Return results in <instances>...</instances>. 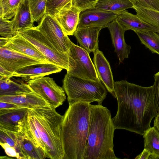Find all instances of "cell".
<instances>
[{
  "mask_svg": "<svg viewBox=\"0 0 159 159\" xmlns=\"http://www.w3.org/2000/svg\"><path fill=\"white\" fill-rule=\"evenodd\" d=\"M118 108L112 118L115 129L143 135L157 114L153 85L143 87L126 80L114 82Z\"/></svg>",
  "mask_w": 159,
  "mask_h": 159,
  "instance_id": "1",
  "label": "cell"
},
{
  "mask_svg": "<svg viewBox=\"0 0 159 159\" xmlns=\"http://www.w3.org/2000/svg\"><path fill=\"white\" fill-rule=\"evenodd\" d=\"M90 103L69 104L63 115L61 133L62 159H84L89 130Z\"/></svg>",
  "mask_w": 159,
  "mask_h": 159,
  "instance_id": "2",
  "label": "cell"
},
{
  "mask_svg": "<svg viewBox=\"0 0 159 159\" xmlns=\"http://www.w3.org/2000/svg\"><path fill=\"white\" fill-rule=\"evenodd\" d=\"M115 130L110 111L102 105L91 104L84 159H117L114 151Z\"/></svg>",
  "mask_w": 159,
  "mask_h": 159,
  "instance_id": "3",
  "label": "cell"
},
{
  "mask_svg": "<svg viewBox=\"0 0 159 159\" xmlns=\"http://www.w3.org/2000/svg\"><path fill=\"white\" fill-rule=\"evenodd\" d=\"M29 113L45 145L47 157L62 159L61 133L63 115L50 106L29 109Z\"/></svg>",
  "mask_w": 159,
  "mask_h": 159,
  "instance_id": "4",
  "label": "cell"
},
{
  "mask_svg": "<svg viewBox=\"0 0 159 159\" xmlns=\"http://www.w3.org/2000/svg\"><path fill=\"white\" fill-rule=\"evenodd\" d=\"M62 88L67 94L69 104L79 102L102 105L107 94L101 81H96L74 76L67 73L63 80Z\"/></svg>",
  "mask_w": 159,
  "mask_h": 159,
  "instance_id": "5",
  "label": "cell"
},
{
  "mask_svg": "<svg viewBox=\"0 0 159 159\" xmlns=\"http://www.w3.org/2000/svg\"><path fill=\"white\" fill-rule=\"evenodd\" d=\"M19 34L33 44L50 63L67 71L69 70V55L57 51L36 27Z\"/></svg>",
  "mask_w": 159,
  "mask_h": 159,
  "instance_id": "6",
  "label": "cell"
},
{
  "mask_svg": "<svg viewBox=\"0 0 159 159\" xmlns=\"http://www.w3.org/2000/svg\"><path fill=\"white\" fill-rule=\"evenodd\" d=\"M68 55L70 69L67 74L88 80L100 81L87 52L72 42Z\"/></svg>",
  "mask_w": 159,
  "mask_h": 159,
  "instance_id": "7",
  "label": "cell"
},
{
  "mask_svg": "<svg viewBox=\"0 0 159 159\" xmlns=\"http://www.w3.org/2000/svg\"><path fill=\"white\" fill-rule=\"evenodd\" d=\"M27 84L32 90L43 98L52 107L56 109L66 99L65 91L52 78L43 77L30 80Z\"/></svg>",
  "mask_w": 159,
  "mask_h": 159,
  "instance_id": "8",
  "label": "cell"
},
{
  "mask_svg": "<svg viewBox=\"0 0 159 159\" xmlns=\"http://www.w3.org/2000/svg\"><path fill=\"white\" fill-rule=\"evenodd\" d=\"M36 27L57 51L68 55L72 42L54 17L46 14Z\"/></svg>",
  "mask_w": 159,
  "mask_h": 159,
  "instance_id": "9",
  "label": "cell"
},
{
  "mask_svg": "<svg viewBox=\"0 0 159 159\" xmlns=\"http://www.w3.org/2000/svg\"><path fill=\"white\" fill-rule=\"evenodd\" d=\"M29 109L20 107L0 110V128L14 132L24 131Z\"/></svg>",
  "mask_w": 159,
  "mask_h": 159,
  "instance_id": "10",
  "label": "cell"
},
{
  "mask_svg": "<svg viewBox=\"0 0 159 159\" xmlns=\"http://www.w3.org/2000/svg\"><path fill=\"white\" fill-rule=\"evenodd\" d=\"M43 62L5 46L0 48V66L12 72L24 67Z\"/></svg>",
  "mask_w": 159,
  "mask_h": 159,
  "instance_id": "11",
  "label": "cell"
},
{
  "mask_svg": "<svg viewBox=\"0 0 159 159\" xmlns=\"http://www.w3.org/2000/svg\"><path fill=\"white\" fill-rule=\"evenodd\" d=\"M117 16V13L96 8L87 10L81 12L77 28L92 27L106 28Z\"/></svg>",
  "mask_w": 159,
  "mask_h": 159,
  "instance_id": "12",
  "label": "cell"
},
{
  "mask_svg": "<svg viewBox=\"0 0 159 159\" xmlns=\"http://www.w3.org/2000/svg\"><path fill=\"white\" fill-rule=\"evenodd\" d=\"M81 12L71 2L60 10L54 17L66 35H72L77 28Z\"/></svg>",
  "mask_w": 159,
  "mask_h": 159,
  "instance_id": "13",
  "label": "cell"
},
{
  "mask_svg": "<svg viewBox=\"0 0 159 159\" xmlns=\"http://www.w3.org/2000/svg\"><path fill=\"white\" fill-rule=\"evenodd\" d=\"M115 51L117 55L119 64L125 58H128L131 47L127 45L125 41L124 34L126 30L119 23L116 18L108 25Z\"/></svg>",
  "mask_w": 159,
  "mask_h": 159,
  "instance_id": "14",
  "label": "cell"
},
{
  "mask_svg": "<svg viewBox=\"0 0 159 159\" xmlns=\"http://www.w3.org/2000/svg\"><path fill=\"white\" fill-rule=\"evenodd\" d=\"M63 69L51 63H42L29 65L13 73V77H21L25 81L61 72Z\"/></svg>",
  "mask_w": 159,
  "mask_h": 159,
  "instance_id": "15",
  "label": "cell"
},
{
  "mask_svg": "<svg viewBox=\"0 0 159 159\" xmlns=\"http://www.w3.org/2000/svg\"><path fill=\"white\" fill-rule=\"evenodd\" d=\"M93 62L100 80L107 90L116 98L113 75L109 63L99 49L93 52Z\"/></svg>",
  "mask_w": 159,
  "mask_h": 159,
  "instance_id": "16",
  "label": "cell"
},
{
  "mask_svg": "<svg viewBox=\"0 0 159 159\" xmlns=\"http://www.w3.org/2000/svg\"><path fill=\"white\" fill-rule=\"evenodd\" d=\"M5 46L45 63H50L31 43L18 34L10 39Z\"/></svg>",
  "mask_w": 159,
  "mask_h": 159,
  "instance_id": "17",
  "label": "cell"
},
{
  "mask_svg": "<svg viewBox=\"0 0 159 159\" xmlns=\"http://www.w3.org/2000/svg\"><path fill=\"white\" fill-rule=\"evenodd\" d=\"M102 29L99 27L77 28L74 35L81 48L89 53H93L98 49V37Z\"/></svg>",
  "mask_w": 159,
  "mask_h": 159,
  "instance_id": "18",
  "label": "cell"
},
{
  "mask_svg": "<svg viewBox=\"0 0 159 159\" xmlns=\"http://www.w3.org/2000/svg\"><path fill=\"white\" fill-rule=\"evenodd\" d=\"M0 102L11 103L29 109L50 106L40 96L33 92L14 96H0Z\"/></svg>",
  "mask_w": 159,
  "mask_h": 159,
  "instance_id": "19",
  "label": "cell"
},
{
  "mask_svg": "<svg viewBox=\"0 0 159 159\" xmlns=\"http://www.w3.org/2000/svg\"><path fill=\"white\" fill-rule=\"evenodd\" d=\"M117 13L116 19L126 31H151L159 34V28L144 21L136 15L130 13L126 10Z\"/></svg>",
  "mask_w": 159,
  "mask_h": 159,
  "instance_id": "20",
  "label": "cell"
},
{
  "mask_svg": "<svg viewBox=\"0 0 159 159\" xmlns=\"http://www.w3.org/2000/svg\"><path fill=\"white\" fill-rule=\"evenodd\" d=\"M11 21L13 30L16 35L34 27L29 0H21Z\"/></svg>",
  "mask_w": 159,
  "mask_h": 159,
  "instance_id": "21",
  "label": "cell"
},
{
  "mask_svg": "<svg viewBox=\"0 0 159 159\" xmlns=\"http://www.w3.org/2000/svg\"><path fill=\"white\" fill-rule=\"evenodd\" d=\"M0 144L9 156L27 159L23 153L16 133L0 128Z\"/></svg>",
  "mask_w": 159,
  "mask_h": 159,
  "instance_id": "22",
  "label": "cell"
},
{
  "mask_svg": "<svg viewBox=\"0 0 159 159\" xmlns=\"http://www.w3.org/2000/svg\"><path fill=\"white\" fill-rule=\"evenodd\" d=\"M22 152L27 159H45V152L34 141L25 130L16 132Z\"/></svg>",
  "mask_w": 159,
  "mask_h": 159,
  "instance_id": "23",
  "label": "cell"
},
{
  "mask_svg": "<svg viewBox=\"0 0 159 159\" xmlns=\"http://www.w3.org/2000/svg\"><path fill=\"white\" fill-rule=\"evenodd\" d=\"M33 92L27 83H18L9 78L0 77V96H14Z\"/></svg>",
  "mask_w": 159,
  "mask_h": 159,
  "instance_id": "24",
  "label": "cell"
},
{
  "mask_svg": "<svg viewBox=\"0 0 159 159\" xmlns=\"http://www.w3.org/2000/svg\"><path fill=\"white\" fill-rule=\"evenodd\" d=\"M144 148L151 153L149 159H159V131L154 126L143 134Z\"/></svg>",
  "mask_w": 159,
  "mask_h": 159,
  "instance_id": "25",
  "label": "cell"
},
{
  "mask_svg": "<svg viewBox=\"0 0 159 159\" xmlns=\"http://www.w3.org/2000/svg\"><path fill=\"white\" fill-rule=\"evenodd\" d=\"M134 5V3L130 0H99L95 8L117 13L133 8Z\"/></svg>",
  "mask_w": 159,
  "mask_h": 159,
  "instance_id": "26",
  "label": "cell"
},
{
  "mask_svg": "<svg viewBox=\"0 0 159 159\" xmlns=\"http://www.w3.org/2000/svg\"><path fill=\"white\" fill-rule=\"evenodd\" d=\"M136 15L143 21L159 29V11L145 7L138 2L134 3Z\"/></svg>",
  "mask_w": 159,
  "mask_h": 159,
  "instance_id": "27",
  "label": "cell"
},
{
  "mask_svg": "<svg viewBox=\"0 0 159 159\" xmlns=\"http://www.w3.org/2000/svg\"><path fill=\"white\" fill-rule=\"evenodd\" d=\"M141 43L148 48L153 53L159 55V34L151 31H134Z\"/></svg>",
  "mask_w": 159,
  "mask_h": 159,
  "instance_id": "28",
  "label": "cell"
},
{
  "mask_svg": "<svg viewBox=\"0 0 159 159\" xmlns=\"http://www.w3.org/2000/svg\"><path fill=\"white\" fill-rule=\"evenodd\" d=\"M21 0H0V17L9 20L15 16Z\"/></svg>",
  "mask_w": 159,
  "mask_h": 159,
  "instance_id": "29",
  "label": "cell"
},
{
  "mask_svg": "<svg viewBox=\"0 0 159 159\" xmlns=\"http://www.w3.org/2000/svg\"><path fill=\"white\" fill-rule=\"evenodd\" d=\"M47 0H29L30 8L33 22L39 21L46 14Z\"/></svg>",
  "mask_w": 159,
  "mask_h": 159,
  "instance_id": "30",
  "label": "cell"
},
{
  "mask_svg": "<svg viewBox=\"0 0 159 159\" xmlns=\"http://www.w3.org/2000/svg\"><path fill=\"white\" fill-rule=\"evenodd\" d=\"M25 130L35 142L46 153L45 145L41 139L32 118L29 113L25 124Z\"/></svg>",
  "mask_w": 159,
  "mask_h": 159,
  "instance_id": "31",
  "label": "cell"
},
{
  "mask_svg": "<svg viewBox=\"0 0 159 159\" xmlns=\"http://www.w3.org/2000/svg\"><path fill=\"white\" fill-rule=\"evenodd\" d=\"M72 0H47L46 14L54 17L61 8Z\"/></svg>",
  "mask_w": 159,
  "mask_h": 159,
  "instance_id": "32",
  "label": "cell"
},
{
  "mask_svg": "<svg viewBox=\"0 0 159 159\" xmlns=\"http://www.w3.org/2000/svg\"><path fill=\"white\" fill-rule=\"evenodd\" d=\"M0 21L1 37L11 38L16 35L13 30L11 20L0 17Z\"/></svg>",
  "mask_w": 159,
  "mask_h": 159,
  "instance_id": "33",
  "label": "cell"
},
{
  "mask_svg": "<svg viewBox=\"0 0 159 159\" xmlns=\"http://www.w3.org/2000/svg\"><path fill=\"white\" fill-rule=\"evenodd\" d=\"M99 0H72V5L79 9L81 12L95 7Z\"/></svg>",
  "mask_w": 159,
  "mask_h": 159,
  "instance_id": "34",
  "label": "cell"
},
{
  "mask_svg": "<svg viewBox=\"0 0 159 159\" xmlns=\"http://www.w3.org/2000/svg\"><path fill=\"white\" fill-rule=\"evenodd\" d=\"M153 87L158 113H159V71L154 75Z\"/></svg>",
  "mask_w": 159,
  "mask_h": 159,
  "instance_id": "35",
  "label": "cell"
},
{
  "mask_svg": "<svg viewBox=\"0 0 159 159\" xmlns=\"http://www.w3.org/2000/svg\"><path fill=\"white\" fill-rule=\"evenodd\" d=\"M142 5L159 11V0H138Z\"/></svg>",
  "mask_w": 159,
  "mask_h": 159,
  "instance_id": "36",
  "label": "cell"
},
{
  "mask_svg": "<svg viewBox=\"0 0 159 159\" xmlns=\"http://www.w3.org/2000/svg\"><path fill=\"white\" fill-rule=\"evenodd\" d=\"M20 107L15 104L3 102H0V110L10 109Z\"/></svg>",
  "mask_w": 159,
  "mask_h": 159,
  "instance_id": "37",
  "label": "cell"
},
{
  "mask_svg": "<svg viewBox=\"0 0 159 159\" xmlns=\"http://www.w3.org/2000/svg\"><path fill=\"white\" fill-rule=\"evenodd\" d=\"M13 77V72H10L0 66V77L10 78Z\"/></svg>",
  "mask_w": 159,
  "mask_h": 159,
  "instance_id": "38",
  "label": "cell"
},
{
  "mask_svg": "<svg viewBox=\"0 0 159 159\" xmlns=\"http://www.w3.org/2000/svg\"><path fill=\"white\" fill-rule=\"evenodd\" d=\"M151 155L150 152L145 148H144L143 152L135 158L136 159H149Z\"/></svg>",
  "mask_w": 159,
  "mask_h": 159,
  "instance_id": "39",
  "label": "cell"
},
{
  "mask_svg": "<svg viewBox=\"0 0 159 159\" xmlns=\"http://www.w3.org/2000/svg\"><path fill=\"white\" fill-rule=\"evenodd\" d=\"M10 38L1 37L0 38V48L5 46Z\"/></svg>",
  "mask_w": 159,
  "mask_h": 159,
  "instance_id": "40",
  "label": "cell"
},
{
  "mask_svg": "<svg viewBox=\"0 0 159 159\" xmlns=\"http://www.w3.org/2000/svg\"><path fill=\"white\" fill-rule=\"evenodd\" d=\"M154 120V127L159 131V113H158Z\"/></svg>",
  "mask_w": 159,
  "mask_h": 159,
  "instance_id": "41",
  "label": "cell"
},
{
  "mask_svg": "<svg viewBox=\"0 0 159 159\" xmlns=\"http://www.w3.org/2000/svg\"><path fill=\"white\" fill-rule=\"evenodd\" d=\"M134 3H136L138 2V0H130Z\"/></svg>",
  "mask_w": 159,
  "mask_h": 159,
  "instance_id": "42",
  "label": "cell"
}]
</instances>
